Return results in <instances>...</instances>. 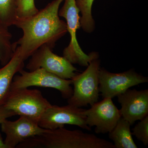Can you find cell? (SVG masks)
Listing matches in <instances>:
<instances>
[{"mask_svg": "<svg viewBox=\"0 0 148 148\" xmlns=\"http://www.w3.org/2000/svg\"><path fill=\"white\" fill-rule=\"evenodd\" d=\"M0 125L2 132L5 135L4 143L7 148H16L28 138L42 134L48 130L40 127L38 123L24 116H20L14 121L4 120Z\"/></svg>", "mask_w": 148, "mask_h": 148, "instance_id": "8fae6325", "label": "cell"}, {"mask_svg": "<svg viewBox=\"0 0 148 148\" xmlns=\"http://www.w3.org/2000/svg\"><path fill=\"white\" fill-rule=\"evenodd\" d=\"M101 61L95 58L90 61L87 69L72 79L74 89L68 103L77 108L92 106L98 102L99 96V73Z\"/></svg>", "mask_w": 148, "mask_h": 148, "instance_id": "277c9868", "label": "cell"}, {"mask_svg": "<svg viewBox=\"0 0 148 148\" xmlns=\"http://www.w3.org/2000/svg\"><path fill=\"white\" fill-rule=\"evenodd\" d=\"M79 10L75 0H65L64 5L58 12V15L66 19L67 31L71 36L70 43L64 49L63 56L72 64L87 67L90 61L98 58L96 52L86 54L79 46L77 39V31L81 27Z\"/></svg>", "mask_w": 148, "mask_h": 148, "instance_id": "5b68a950", "label": "cell"}, {"mask_svg": "<svg viewBox=\"0 0 148 148\" xmlns=\"http://www.w3.org/2000/svg\"><path fill=\"white\" fill-rule=\"evenodd\" d=\"M12 116L9 113L0 110V125L4 120L7 119L8 118ZM0 148H7L1 135H0Z\"/></svg>", "mask_w": 148, "mask_h": 148, "instance_id": "ffe728a7", "label": "cell"}, {"mask_svg": "<svg viewBox=\"0 0 148 148\" xmlns=\"http://www.w3.org/2000/svg\"><path fill=\"white\" fill-rule=\"evenodd\" d=\"M38 11L35 5V0H17V19L28 18Z\"/></svg>", "mask_w": 148, "mask_h": 148, "instance_id": "ac0fdd59", "label": "cell"}, {"mask_svg": "<svg viewBox=\"0 0 148 148\" xmlns=\"http://www.w3.org/2000/svg\"><path fill=\"white\" fill-rule=\"evenodd\" d=\"M132 135L141 141L144 145H148V115L135 125L132 129Z\"/></svg>", "mask_w": 148, "mask_h": 148, "instance_id": "d6986e66", "label": "cell"}, {"mask_svg": "<svg viewBox=\"0 0 148 148\" xmlns=\"http://www.w3.org/2000/svg\"><path fill=\"white\" fill-rule=\"evenodd\" d=\"M84 110L85 109L69 104L64 106L51 105L43 114L38 124L40 127L46 129H55L68 124L91 131V127L86 124Z\"/></svg>", "mask_w": 148, "mask_h": 148, "instance_id": "ba28073f", "label": "cell"}, {"mask_svg": "<svg viewBox=\"0 0 148 148\" xmlns=\"http://www.w3.org/2000/svg\"><path fill=\"white\" fill-rule=\"evenodd\" d=\"M121 117L131 125L148 115V89H127L117 96Z\"/></svg>", "mask_w": 148, "mask_h": 148, "instance_id": "7c38bea8", "label": "cell"}, {"mask_svg": "<svg viewBox=\"0 0 148 148\" xmlns=\"http://www.w3.org/2000/svg\"><path fill=\"white\" fill-rule=\"evenodd\" d=\"M52 49L46 45L40 47L31 56L26 68L30 71L42 69L61 78L71 79L77 70L64 56L53 53Z\"/></svg>", "mask_w": 148, "mask_h": 148, "instance_id": "52a82bcc", "label": "cell"}, {"mask_svg": "<svg viewBox=\"0 0 148 148\" xmlns=\"http://www.w3.org/2000/svg\"><path fill=\"white\" fill-rule=\"evenodd\" d=\"M17 148H114L113 144L93 134L64 127L48 130L28 138Z\"/></svg>", "mask_w": 148, "mask_h": 148, "instance_id": "7a4b0ae2", "label": "cell"}, {"mask_svg": "<svg viewBox=\"0 0 148 148\" xmlns=\"http://www.w3.org/2000/svg\"><path fill=\"white\" fill-rule=\"evenodd\" d=\"M18 73L20 75L14 77L10 90L35 86L55 88L60 91L64 99H69L73 95L71 79L61 78L42 69L29 72L23 69Z\"/></svg>", "mask_w": 148, "mask_h": 148, "instance_id": "8992f818", "label": "cell"}, {"mask_svg": "<svg viewBox=\"0 0 148 148\" xmlns=\"http://www.w3.org/2000/svg\"><path fill=\"white\" fill-rule=\"evenodd\" d=\"M51 106L40 90L18 88L10 90L0 110L12 116L27 117L38 123L43 114Z\"/></svg>", "mask_w": 148, "mask_h": 148, "instance_id": "3957f363", "label": "cell"}, {"mask_svg": "<svg viewBox=\"0 0 148 148\" xmlns=\"http://www.w3.org/2000/svg\"><path fill=\"white\" fill-rule=\"evenodd\" d=\"M129 122L121 117L109 132V137L114 142V148H137L132 138Z\"/></svg>", "mask_w": 148, "mask_h": 148, "instance_id": "5bb4252c", "label": "cell"}, {"mask_svg": "<svg viewBox=\"0 0 148 148\" xmlns=\"http://www.w3.org/2000/svg\"><path fill=\"white\" fill-rule=\"evenodd\" d=\"M12 38L8 28L0 23V63L2 66L8 63L15 51Z\"/></svg>", "mask_w": 148, "mask_h": 148, "instance_id": "9a60e30c", "label": "cell"}, {"mask_svg": "<svg viewBox=\"0 0 148 148\" xmlns=\"http://www.w3.org/2000/svg\"><path fill=\"white\" fill-rule=\"evenodd\" d=\"M99 91L103 98H113L125 92L130 87L148 82V78L133 70L119 73H110L100 69L99 73Z\"/></svg>", "mask_w": 148, "mask_h": 148, "instance_id": "9c48e42d", "label": "cell"}, {"mask_svg": "<svg viewBox=\"0 0 148 148\" xmlns=\"http://www.w3.org/2000/svg\"><path fill=\"white\" fill-rule=\"evenodd\" d=\"M63 1L54 0L34 15L16 19L14 25L21 29L23 35L14 45L26 60L42 46L53 48L68 32L66 23L58 15Z\"/></svg>", "mask_w": 148, "mask_h": 148, "instance_id": "6da1fadb", "label": "cell"}, {"mask_svg": "<svg viewBox=\"0 0 148 148\" xmlns=\"http://www.w3.org/2000/svg\"><path fill=\"white\" fill-rule=\"evenodd\" d=\"M94 0H75L82 16L80 18L81 27L84 32L90 33L95 29V22L92 16V6Z\"/></svg>", "mask_w": 148, "mask_h": 148, "instance_id": "2e32d148", "label": "cell"}, {"mask_svg": "<svg viewBox=\"0 0 148 148\" xmlns=\"http://www.w3.org/2000/svg\"><path fill=\"white\" fill-rule=\"evenodd\" d=\"M26 60L16 48L10 60L0 69V106L5 102L10 91L14 76L23 70Z\"/></svg>", "mask_w": 148, "mask_h": 148, "instance_id": "4fadbf2b", "label": "cell"}, {"mask_svg": "<svg viewBox=\"0 0 148 148\" xmlns=\"http://www.w3.org/2000/svg\"><path fill=\"white\" fill-rule=\"evenodd\" d=\"M86 124L95 126L97 134H106L110 132L121 117L120 110L114 104L112 98H103L88 110L85 109Z\"/></svg>", "mask_w": 148, "mask_h": 148, "instance_id": "30bf717a", "label": "cell"}, {"mask_svg": "<svg viewBox=\"0 0 148 148\" xmlns=\"http://www.w3.org/2000/svg\"><path fill=\"white\" fill-rule=\"evenodd\" d=\"M17 0H0V23L9 28L17 19Z\"/></svg>", "mask_w": 148, "mask_h": 148, "instance_id": "e0dca14e", "label": "cell"}]
</instances>
